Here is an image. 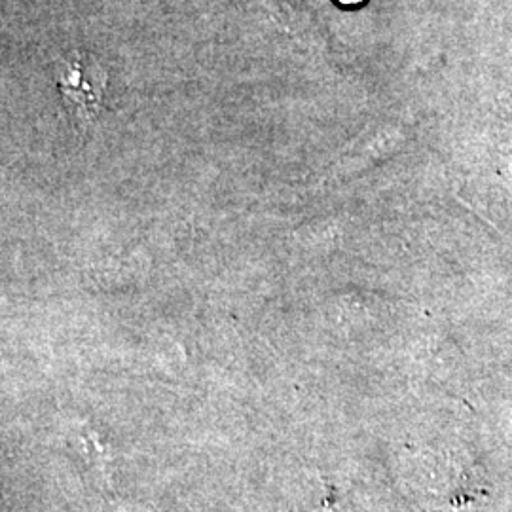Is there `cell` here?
Returning a JSON list of instances; mask_svg holds the SVG:
<instances>
[{
  "mask_svg": "<svg viewBox=\"0 0 512 512\" xmlns=\"http://www.w3.org/2000/svg\"><path fill=\"white\" fill-rule=\"evenodd\" d=\"M342 6H359V4H363L365 0H338Z\"/></svg>",
  "mask_w": 512,
  "mask_h": 512,
  "instance_id": "6da1fadb",
  "label": "cell"
}]
</instances>
